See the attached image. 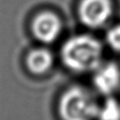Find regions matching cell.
<instances>
[{
  "label": "cell",
  "instance_id": "5b68a950",
  "mask_svg": "<svg viewBox=\"0 0 120 120\" xmlns=\"http://www.w3.org/2000/svg\"><path fill=\"white\" fill-rule=\"evenodd\" d=\"M62 31V22L52 12H42L33 20L32 33L38 41L43 43L54 42Z\"/></svg>",
  "mask_w": 120,
  "mask_h": 120
},
{
  "label": "cell",
  "instance_id": "ba28073f",
  "mask_svg": "<svg viewBox=\"0 0 120 120\" xmlns=\"http://www.w3.org/2000/svg\"><path fill=\"white\" fill-rule=\"evenodd\" d=\"M106 43L113 51L120 53V24L114 25L107 31Z\"/></svg>",
  "mask_w": 120,
  "mask_h": 120
},
{
  "label": "cell",
  "instance_id": "52a82bcc",
  "mask_svg": "<svg viewBox=\"0 0 120 120\" xmlns=\"http://www.w3.org/2000/svg\"><path fill=\"white\" fill-rule=\"evenodd\" d=\"M96 118L98 120H120V104L112 97L106 98L99 106Z\"/></svg>",
  "mask_w": 120,
  "mask_h": 120
},
{
  "label": "cell",
  "instance_id": "8992f818",
  "mask_svg": "<svg viewBox=\"0 0 120 120\" xmlns=\"http://www.w3.org/2000/svg\"><path fill=\"white\" fill-rule=\"evenodd\" d=\"M53 63V55L46 49L33 50L28 54L26 59L28 70L35 75L46 74L52 68Z\"/></svg>",
  "mask_w": 120,
  "mask_h": 120
},
{
  "label": "cell",
  "instance_id": "7a4b0ae2",
  "mask_svg": "<svg viewBox=\"0 0 120 120\" xmlns=\"http://www.w3.org/2000/svg\"><path fill=\"white\" fill-rule=\"evenodd\" d=\"M99 105L92 94L80 86H72L63 93L59 112L63 120H93Z\"/></svg>",
  "mask_w": 120,
  "mask_h": 120
},
{
  "label": "cell",
  "instance_id": "6da1fadb",
  "mask_svg": "<svg viewBox=\"0 0 120 120\" xmlns=\"http://www.w3.org/2000/svg\"><path fill=\"white\" fill-rule=\"evenodd\" d=\"M65 66L75 72L94 71L101 64L102 46L95 38L79 35L68 39L61 51Z\"/></svg>",
  "mask_w": 120,
  "mask_h": 120
},
{
  "label": "cell",
  "instance_id": "3957f363",
  "mask_svg": "<svg viewBox=\"0 0 120 120\" xmlns=\"http://www.w3.org/2000/svg\"><path fill=\"white\" fill-rule=\"evenodd\" d=\"M111 0H81L79 6V17L84 26L99 28L109 20L112 14Z\"/></svg>",
  "mask_w": 120,
  "mask_h": 120
},
{
  "label": "cell",
  "instance_id": "277c9868",
  "mask_svg": "<svg viewBox=\"0 0 120 120\" xmlns=\"http://www.w3.org/2000/svg\"><path fill=\"white\" fill-rule=\"evenodd\" d=\"M93 85L101 94L111 96L120 86V68L116 63L100 64L93 71Z\"/></svg>",
  "mask_w": 120,
  "mask_h": 120
}]
</instances>
